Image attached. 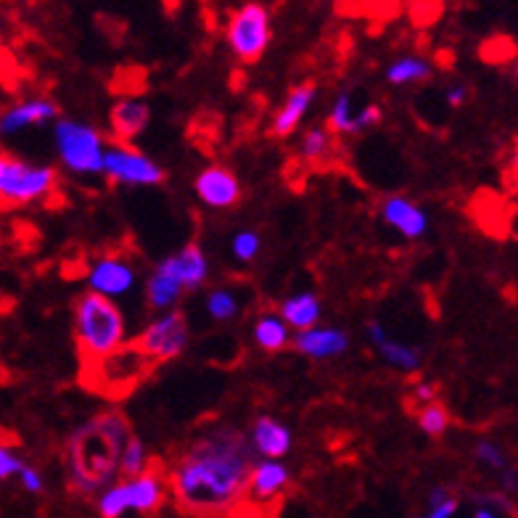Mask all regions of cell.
Wrapping results in <instances>:
<instances>
[{
  "label": "cell",
  "instance_id": "obj_1",
  "mask_svg": "<svg viewBox=\"0 0 518 518\" xmlns=\"http://www.w3.org/2000/svg\"><path fill=\"white\" fill-rule=\"evenodd\" d=\"M249 437L238 429L204 434L175 460L170 471L172 495L193 516L233 511L246 495V479L257 463Z\"/></svg>",
  "mask_w": 518,
  "mask_h": 518
},
{
  "label": "cell",
  "instance_id": "obj_2",
  "mask_svg": "<svg viewBox=\"0 0 518 518\" xmlns=\"http://www.w3.org/2000/svg\"><path fill=\"white\" fill-rule=\"evenodd\" d=\"M130 437L133 423L119 410L96 415L80 426L67 444L69 487L77 495H101L109 484H114L119 452Z\"/></svg>",
  "mask_w": 518,
  "mask_h": 518
},
{
  "label": "cell",
  "instance_id": "obj_3",
  "mask_svg": "<svg viewBox=\"0 0 518 518\" xmlns=\"http://www.w3.org/2000/svg\"><path fill=\"white\" fill-rule=\"evenodd\" d=\"M125 315L106 296H98L93 291H85L74 302V341L80 352L82 368L104 360L106 355L117 352L122 344H127Z\"/></svg>",
  "mask_w": 518,
  "mask_h": 518
},
{
  "label": "cell",
  "instance_id": "obj_4",
  "mask_svg": "<svg viewBox=\"0 0 518 518\" xmlns=\"http://www.w3.org/2000/svg\"><path fill=\"white\" fill-rule=\"evenodd\" d=\"M154 368L156 365L146 355H141L133 344H122L117 352L106 355L104 360L82 368V384L109 400H122L127 394H133L154 373Z\"/></svg>",
  "mask_w": 518,
  "mask_h": 518
},
{
  "label": "cell",
  "instance_id": "obj_5",
  "mask_svg": "<svg viewBox=\"0 0 518 518\" xmlns=\"http://www.w3.org/2000/svg\"><path fill=\"white\" fill-rule=\"evenodd\" d=\"M59 185V172L48 164L24 162L0 151V207L19 209L45 201Z\"/></svg>",
  "mask_w": 518,
  "mask_h": 518
},
{
  "label": "cell",
  "instance_id": "obj_6",
  "mask_svg": "<svg viewBox=\"0 0 518 518\" xmlns=\"http://www.w3.org/2000/svg\"><path fill=\"white\" fill-rule=\"evenodd\" d=\"M167 500V479L156 468L148 466L135 479H122L98 495V516L122 518L127 511L156 513Z\"/></svg>",
  "mask_w": 518,
  "mask_h": 518
},
{
  "label": "cell",
  "instance_id": "obj_7",
  "mask_svg": "<svg viewBox=\"0 0 518 518\" xmlns=\"http://www.w3.org/2000/svg\"><path fill=\"white\" fill-rule=\"evenodd\" d=\"M53 143L59 159L74 175H101L104 172L106 138L93 125L77 119H56Z\"/></svg>",
  "mask_w": 518,
  "mask_h": 518
},
{
  "label": "cell",
  "instance_id": "obj_8",
  "mask_svg": "<svg viewBox=\"0 0 518 518\" xmlns=\"http://www.w3.org/2000/svg\"><path fill=\"white\" fill-rule=\"evenodd\" d=\"M225 40L230 53L244 64H257L265 56L267 45L273 40L270 11L262 3H246L228 16Z\"/></svg>",
  "mask_w": 518,
  "mask_h": 518
},
{
  "label": "cell",
  "instance_id": "obj_9",
  "mask_svg": "<svg viewBox=\"0 0 518 518\" xmlns=\"http://www.w3.org/2000/svg\"><path fill=\"white\" fill-rule=\"evenodd\" d=\"M188 339H191L188 318L180 310H170L151 320L130 344L154 365H162L183 355V349L188 347Z\"/></svg>",
  "mask_w": 518,
  "mask_h": 518
},
{
  "label": "cell",
  "instance_id": "obj_10",
  "mask_svg": "<svg viewBox=\"0 0 518 518\" xmlns=\"http://www.w3.org/2000/svg\"><path fill=\"white\" fill-rule=\"evenodd\" d=\"M104 175L114 185H159L164 183V170L143 151L125 143H109L104 154Z\"/></svg>",
  "mask_w": 518,
  "mask_h": 518
},
{
  "label": "cell",
  "instance_id": "obj_11",
  "mask_svg": "<svg viewBox=\"0 0 518 518\" xmlns=\"http://www.w3.org/2000/svg\"><path fill=\"white\" fill-rule=\"evenodd\" d=\"M135 281H138V273H135L133 262L114 257V254H104L90 267L88 291L106 296V299H117V296L130 294L135 289Z\"/></svg>",
  "mask_w": 518,
  "mask_h": 518
},
{
  "label": "cell",
  "instance_id": "obj_12",
  "mask_svg": "<svg viewBox=\"0 0 518 518\" xmlns=\"http://www.w3.org/2000/svg\"><path fill=\"white\" fill-rule=\"evenodd\" d=\"M193 191L212 209H230L241 201V183L228 167H220V164L201 170L193 183Z\"/></svg>",
  "mask_w": 518,
  "mask_h": 518
},
{
  "label": "cell",
  "instance_id": "obj_13",
  "mask_svg": "<svg viewBox=\"0 0 518 518\" xmlns=\"http://www.w3.org/2000/svg\"><path fill=\"white\" fill-rule=\"evenodd\" d=\"M164 273L170 275L172 281L178 283L183 291H193L204 286L209 278V259L201 252L199 244H185L180 252L170 254L159 262Z\"/></svg>",
  "mask_w": 518,
  "mask_h": 518
},
{
  "label": "cell",
  "instance_id": "obj_14",
  "mask_svg": "<svg viewBox=\"0 0 518 518\" xmlns=\"http://www.w3.org/2000/svg\"><path fill=\"white\" fill-rule=\"evenodd\" d=\"M61 109L53 104L51 98H27L19 104L8 106L0 114V138H11V135L30 130V127H40L51 119H59Z\"/></svg>",
  "mask_w": 518,
  "mask_h": 518
},
{
  "label": "cell",
  "instance_id": "obj_15",
  "mask_svg": "<svg viewBox=\"0 0 518 518\" xmlns=\"http://www.w3.org/2000/svg\"><path fill=\"white\" fill-rule=\"evenodd\" d=\"M381 220L407 241L426 236V230H429V215L405 196H386L381 201Z\"/></svg>",
  "mask_w": 518,
  "mask_h": 518
},
{
  "label": "cell",
  "instance_id": "obj_16",
  "mask_svg": "<svg viewBox=\"0 0 518 518\" xmlns=\"http://www.w3.org/2000/svg\"><path fill=\"white\" fill-rule=\"evenodd\" d=\"M109 122L111 133H114V143L130 146L151 122V106L141 101V98H119L117 104L111 106Z\"/></svg>",
  "mask_w": 518,
  "mask_h": 518
},
{
  "label": "cell",
  "instance_id": "obj_17",
  "mask_svg": "<svg viewBox=\"0 0 518 518\" xmlns=\"http://www.w3.org/2000/svg\"><path fill=\"white\" fill-rule=\"evenodd\" d=\"M318 96V85L315 82H302L291 90L278 114L270 122V138H289L296 133V127L302 125L304 114L310 111L312 101Z\"/></svg>",
  "mask_w": 518,
  "mask_h": 518
},
{
  "label": "cell",
  "instance_id": "obj_18",
  "mask_svg": "<svg viewBox=\"0 0 518 518\" xmlns=\"http://www.w3.org/2000/svg\"><path fill=\"white\" fill-rule=\"evenodd\" d=\"M289 481L291 471L289 466H283L281 460H259L246 479V495L252 497L254 503H270L289 487Z\"/></svg>",
  "mask_w": 518,
  "mask_h": 518
},
{
  "label": "cell",
  "instance_id": "obj_19",
  "mask_svg": "<svg viewBox=\"0 0 518 518\" xmlns=\"http://www.w3.org/2000/svg\"><path fill=\"white\" fill-rule=\"evenodd\" d=\"M249 444H252L254 455L262 460H281L291 450V431L286 423L275 421L270 415H259L254 421Z\"/></svg>",
  "mask_w": 518,
  "mask_h": 518
},
{
  "label": "cell",
  "instance_id": "obj_20",
  "mask_svg": "<svg viewBox=\"0 0 518 518\" xmlns=\"http://www.w3.org/2000/svg\"><path fill=\"white\" fill-rule=\"evenodd\" d=\"M368 339L378 349V355L384 357L392 368L402 370V373H413V370L421 368V349L410 347L405 341L392 339L378 320H370L368 323Z\"/></svg>",
  "mask_w": 518,
  "mask_h": 518
},
{
  "label": "cell",
  "instance_id": "obj_21",
  "mask_svg": "<svg viewBox=\"0 0 518 518\" xmlns=\"http://www.w3.org/2000/svg\"><path fill=\"white\" fill-rule=\"evenodd\" d=\"M294 347L310 360H331L347 352L349 336L341 328H310L296 333Z\"/></svg>",
  "mask_w": 518,
  "mask_h": 518
},
{
  "label": "cell",
  "instance_id": "obj_22",
  "mask_svg": "<svg viewBox=\"0 0 518 518\" xmlns=\"http://www.w3.org/2000/svg\"><path fill=\"white\" fill-rule=\"evenodd\" d=\"M320 299L315 291H299V294L289 296L286 302L281 304V315L278 318L289 326V331L294 328L296 333H304L315 328V323L320 320Z\"/></svg>",
  "mask_w": 518,
  "mask_h": 518
},
{
  "label": "cell",
  "instance_id": "obj_23",
  "mask_svg": "<svg viewBox=\"0 0 518 518\" xmlns=\"http://www.w3.org/2000/svg\"><path fill=\"white\" fill-rule=\"evenodd\" d=\"M183 294H185V291L180 289L178 283L172 281L170 275L164 273L159 265H156L154 273L148 275L146 299H148V307H151V310L170 312L172 307L180 302V296H183Z\"/></svg>",
  "mask_w": 518,
  "mask_h": 518
},
{
  "label": "cell",
  "instance_id": "obj_24",
  "mask_svg": "<svg viewBox=\"0 0 518 518\" xmlns=\"http://www.w3.org/2000/svg\"><path fill=\"white\" fill-rule=\"evenodd\" d=\"M254 341L265 352H281L291 344V331L278 315H262L254 326Z\"/></svg>",
  "mask_w": 518,
  "mask_h": 518
},
{
  "label": "cell",
  "instance_id": "obj_25",
  "mask_svg": "<svg viewBox=\"0 0 518 518\" xmlns=\"http://www.w3.org/2000/svg\"><path fill=\"white\" fill-rule=\"evenodd\" d=\"M431 77L429 61L418 59V56H405L397 59L392 67L386 69V80L389 85H413V82H423Z\"/></svg>",
  "mask_w": 518,
  "mask_h": 518
},
{
  "label": "cell",
  "instance_id": "obj_26",
  "mask_svg": "<svg viewBox=\"0 0 518 518\" xmlns=\"http://www.w3.org/2000/svg\"><path fill=\"white\" fill-rule=\"evenodd\" d=\"M148 466H151V463H148L146 444H143V439H138L133 434V437L125 442L122 452H119L117 474L122 476V479H135V476L143 474Z\"/></svg>",
  "mask_w": 518,
  "mask_h": 518
},
{
  "label": "cell",
  "instance_id": "obj_27",
  "mask_svg": "<svg viewBox=\"0 0 518 518\" xmlns=\"http://www.w3.org/2000/svg\"><path fill=\"white\" fill-rule=\"evenodd\" d=\"M355 114L357 109H352V96L349 93H341L333 104L331 114H328V133L333 135H357L355 133Z\"/></svg>",
  "mask_w": 518,
  "mask_h": 518
},
{
  "label": "cell",
  "instance_id": "obj_28",
  "mask_svg": "<svg viewBox=\"0 0 518 518\" xmlns=\"http://www.w3.org/2000/svg\"><path fill=\"white\" fill-rule=\"evenodd\" d=\"M207 312L209 318L217 323H228L236 318L238 312V296L230 289H212L207 296Z\"/></svg>",
  "mask_w": 518,
  "mask_h": 518
},
{
  "label": "cell",
  "instance_id": "obj_29",
  "mask_svg": "<svg viewBox=\"0 0 518 518\" xmlns=\"http://www.w3.org/2000/svg\"><path fill=\"white\" fill-rule=\"evenodd\" d=\"M418 426H421L423 434L429 437H442L447 426H450V413L447 407L439 405V402H431V405H421L418 410Z\"/></svg>",
  "mask_w": 518,
  "mask_h": 518
},
{
  "label": "cell",
  "instance_id": "obj_30",
  "mask_svg": "<svg viewBox=\"0 0 518 518\" xmlns=\"http://www.w3.org/2000/svg\"><path fill=\"white\" fill-rule=\"evenodd\" d=\"M331 154V133L326 127H312L302 138V156L307 162H323Z\"/></svg>",
  "mask_w": 518,
  "mask_h": 518
},
{
  "label": "cell",
  "instance_id": "obj_31",
  "mask_svg": "<svg viewBox=\"0 0 518 518\" xmlns=\"http://www.w3.org/2000/svg\"><path fill=\"white\" fill-rule=\"evenodd\" d=\"M259 249H262V238H259V233H254V230H241V233H236L233 241H230V252H233L236 259H241V262H252V259H257Z\"/></svg>",
  "mask_w": 518,
  "mask_h": 518
},
{
  "label": "cell",
  "instance_id": "obj_32",
  "mask_svg": "<svg viewBox=\"0 0 518 518\" xmlns=\"http://www.w3.org/2000/svg\"><path fill=\"white\" fill-rule=\"evenodd\" d=\"M474 455L481 466L489 468V471H505V468H508V458H505V452L500 450L492 439H479L474 447Z\"/></svg>",
  "mask_w": 518,
  "mask_h": 518
},
{
  "label": "cell",
  "instance_id": "obj_33",
  "mask_svg": "<svg viewBox=\"0 0 518 518\" xmlns=\"http://www.w3.org/2000/svg\"><path fill=\"white\" fill-rule=\"evenodd\" d=\"M381 119H384V109H381L378 104L360 106V109H357V114H355V133H363V130L376 127Z\"/></svg>",
  "mask_w": 518,
  "mask_h": 518
},
{
  "label": "cell",
  "instance_id": "obj_34",
  "mask_svg": "<svg viewBox=\"0 0 518 518\" xmlns=\"http://www.w3.org/2000/svg\"><path fill=\"white\" fill-rule=\"evenodd\" d=\"M22 466V458H19L11 447H3V444H0V481L11 479V476H19Z\"/></svg>",
  "mask_w": 518,
  "mask_h": 518
},
{
  "label": "cell",
  "instance_id": "obj_35",
  "mask_svg": "<svg viewBox=\"0 0 518 518\" xmlns=\"http://www.w3.org/2000/svg\"><path fill=\"white\" fill-rule=\"evenodd\" d=\"M19 481H22V487L27 489L30 495H40V492L45 489L43 474L32 466H22V471H19Z\"/></svg>",
  "mask_w": 518,
  "mask_h": 518
},
{
  "label": "cell",
  "instance_id": "obj_36",
  "mask_svg": "<svg viewBox=\"0 0 518 518\" xmlns=\"http://www.w3.org/2000/svg\"><path fill=\"white\" fill-rule=\"evenodd\" d=\"M468 93H471V90H468L466 85H452V88L447 90V106H452V109H460V106L468 101Z\"/></svg>",
  "mask_w": 518,
  "mask_h": 518
},
{
  "label": "cell",
  "instance_id": "obj_37",
  "mask_svg": "<svg viewBox=\"0 0 518 518\" xmlns=\"http://www.w3.org/2000/svg\"><path fill=\"white\" fill-rule=\"evenodd\" d=\"M458 500L455 497H450V500H444L442 505H437V508H429V516L426 518H452L455 513H458Z\"/></svg>",
  "mask_w": 518,
  "mask_h": 518
},
{
  "label": "cell",
  "instance_id": "obj_38",
  "mask_svg": "<svg viewBox=\"0 0 518 518\" xmlns=\"http://www.w3.org/2000/svg\"><path fill=\"white\" fill-rule=\"evenodd\" d=\"M415 397L423 402V405H431L434 397H437V386L434 384H418L415 386Z\"/></svg>",
  "mask_w": 518,
  "mask_h": 518
},
{
  "label": "cell",
  "instance_id": "obj_39",
  "mask_svg": "<svg viewBox=\"0 0 518 518\" xmlns=\"http://www.w3.org/2000/svg\"><path fill=\"white\" fill-rule=\"evenodd\" d=\"M450 489H444V487H434L431 489V495H429V505L431 508H437V505H442L444 500H450Z\"/></svg>",
  "mask_w": 518,
  "mask_h": 518
},
{
  "label": "cell",
  "instance_id": "obj_40",
  "mask_svg": "<svg viewBox=\"0 0 518 518\" xmlns=\"http://www.w3.org/2000/svg\"><path fill=\"white\" fill-rule=\"evenodd\" d=\"M474 518H500V516H497L492 505H484V508H479V511H476Z\"/></svg>",
  "mask_w": 518,
  "mask_h": 518
}]
</instances>
